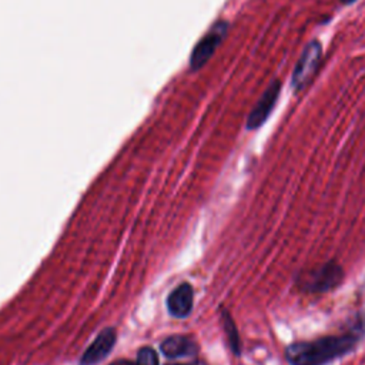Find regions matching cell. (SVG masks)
<instances>
[{
	"label": "cell",
	"mask_w": 365,
	"mask_h": 365,
	"mask_svg": "<svg viewBox=\"0 0 365 365\" xmlns=\"http://www.w3.org/2000/svg\"><path fill=\"white\" fill-rule=\"evenodd\" d=\"M365 338V312L355 314L345 332L311 341H295L285 346L284 355L289 365H328L354 352Z\"/></svg>",
	"instance_id": "obj_1"
},
{
	"label": "cell",
	"mask_w": 365,
	"mask_h": 365,
	"mask_svg": "<svg viewBox=\"0 0 365 365\" xmlns=\"http://www.w3.org/2000/svg\"><path fill=\"white\" fill-rule=\"evenodd\" d=\"M344 281V269L335 261H328L298 275L297 284L305 292H327Z\"/></svg>",
	"instance_id": "obj_2"
},
{
	"label": "cell",
	"mask_w": 365,
	"mask_h": 365,
	"mask_svg": "<svg viewBox=\"0 0 365 365\" xmlns=\"http://www.w3.org/2000/svg\"><path fill=\"white\" fill-rule=\"evenodd\" d=\"M321 57H322L321 43L317 40L309 41L305 46L304 51L301 53V56L295 64L292 77H291L292 88L295 91H301L312 81L314 76L317 74V71L319 68Z\"/></svg>",
	"instance_id": "obj_3"
},
{
	"label": "cell",
	"mask_w": 365,
	"mask_h": 365,
	"mask_svg": "<svg viewBox=\"0 0 365 365\" xmlns=\"http://www.w3.org/2000/svg\"><path fill=\"white\" fill-rule=\"evenodd\" d=\"M228 30V24L225 21H217L195 44L190 57V67L192 70H198L202 67L214 54L220 43L224 40Z\"/></svg>",
	"instance_id": "obj_4"
},
{
	"label": "cell",
	"mask_w": 365,
	"mask_h": 365,
	"mask_svg": "<svg viewBox=\"0 0 365 365\" xmlns=\"http://www.w3.org/2000/svg\"><path fill=\"white\" fill-rule=\"evenodd\" d=\"M279 90H281V83L278 80L271 81V84L267 87V90L262 93V96L259 97V100L255 103L254 108L248 114V118H247L248 130H257L267 121L279 97Z\"/></svg>",
	"instance_id": "obj_5"
},
{
	"label": "cell",
	"mask_w": 365,
	"mask_h": 365,
	"mask_svg": "<svg viewBox=\"0 0 365 365\" xmlns=\"http://www.w3.org/2000/svg\"><path fill=\"white\" fill-rule=\"evenodd\" d=\"M117 339L115 329L114 328H106L103 329L97 338L93 341V344L86 349L80 359V365H94L100 361H103L114 346Z\"/></svg>",
	"instance_id": "obj_6"
},
{
	"label": "cell",
	"mask_w": 365,
	"mask_h": 365,
	"mask_svg": "<svg viewBox=\"0 0 365 365\" xmlns=\"http://www.w3.org/2000/svg\"><path fill=\"white\" fill-rule=\"evenodd\" d=\"M194 292L192 287L187 282L178 285L167 298V309L173 317L184 318L192 309Z\"/></svg>",
	"instance_id": "obj_7"
},
{
	"label": "cell",
	"mask_w": 365,
	"mask_h": 365,
	"mask_svg": "<svg viewBox=\"0 0 365 365\" xmlns=\"http://www.w3.org/2000/svg\"><path fill=\"white\" fill-rule=\"evenodd\" d=\"M161 352L168 358H181L191 356L197 354V345L192 339L181 335H174L161 342Z\"/></svg>",
	"instance_id": "obj_8"
},
{
	"label": "cell",
	"mask_w": 365,
	"mask_h": 365,
	"mask_svg": "<svg viewBox=\"0 0 365 365\" xmlns=\"http://www.w3.org/2000/svg\"><path fill=\"white\" fill-rule=\"evenodd\" d=\"M221 321H222V327H224V331H225V335H227V339H228L231 351L237 356H240L241 355V339H240V334H238L237 325H235V322L231 318L228 311H225V309L221 311Z\"/></svg>",
	"instance_id": "obj_9"
},
{
	"label": "cell",
	"mask_w": 365,
	"mask_h": 365,
	"mask_svg": "<svg viewBox=\"0 0 365 365\" xmlns=\"http://www.w3.org/2000/svg\"><path fill=\"white\" fill-rule=\"evenodd\" d=\"M137 365H158L157 354L148 346L141 348L137 354Z\"/></svg>",
	"instance_id": "obj_10"
},
{
	"label": "cell",
	"mask_w": 365,
	"mask_h": 365,
	"mask_svg": "<svg viewBox=\"0 0 365 365\" xmlns=\"http://www.w3.org/2000/svg\"><path fill=\"white\" fill-rule=\"evenodd\" d=\"M110 365H137V362H131V361H127V359H121V361H115Z\"/></svg>",
	"instance_id": "obj_11"
},
{
	"label": "cell",
	"mask_w": 365,
	"mask_h": 365,
	"mask_svg": "<svg viewBox=\"0 0 365 365\" xmlns=\"http://www.w3.org/2000/svg\"><path fill=\"white\" fill-rule=\"evenodd\" d=\"M170 365H207L201 361H194V362H190V364H170Z\"/></svg>",
	"instance_id": "obj_12"
},
{
	"label": "cell",
	"mask_w": 365,
	"mask_h": 365,
	"mask_svg": "<svg viewBox=\"0 0 365 365\" xmlns=\"http://www.w3.org/2000/svg\"><path fill=\"white\" fill-rule=\"evenodd\" d=\"M354 1H356V0H341L342 4H351V3H354Z\"/></svg>",
	"instance_id": "obj_13"
}]
</instances>
